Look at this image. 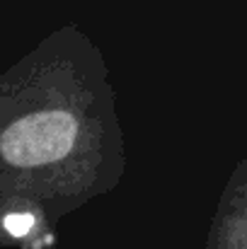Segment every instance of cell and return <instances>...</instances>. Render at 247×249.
Wrapping results in <instances>:
<instances>
[{"label": "cell", "mask_w": 247, "mask_h": 249, "mask_svg": "<svg viewBox=\"0 0 247 249\" xmlns=\"http://www.w3.org/2000/svg\"><path fill=\"white\" fill-rule=\"evenodd\" d=\"M116 94L99 46L68 22L0 75V196L68 215L119 186Z\"/></svg>", "instance_id": "obj_1"}, {"label": "cell", "mask_w": 247, "mask_h": 249, "mask_svg": "<svg viewBox=\"0 0 247 249\" xmlns=\"http://www.w3.org/2000/svg\"><path fill=\"white\" fill-rule=\"evenodd\" d=\"M0 245L22 249H49L56 245L54 218L27 196H0Z\"/></svg>", "instance_id": "obj_2"}, {"label": "cell", "mask_w": 247, "mask_h": 249, "mask_svg": "<svg viewBox=\"0 0 247 249\" xmlns=\"http://www.w3.org/2000/svg\"><path fill=\"white\" fill-rule=\"evenodd\" d=\"M206 249H247V158L238 160L221 191Z\"/></svg>", "instance_id": "obj_3"}]
</instances>
